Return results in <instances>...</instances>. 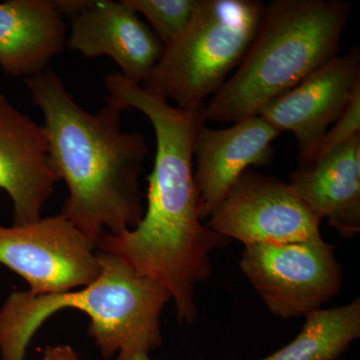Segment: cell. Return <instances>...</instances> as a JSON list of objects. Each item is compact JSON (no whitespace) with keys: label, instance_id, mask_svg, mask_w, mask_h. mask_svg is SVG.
<instances>
[{"label":"cell","instance_id":"obj_1","mask_svg":"<svg viewBox=\"0 0 360 360\" xmlns=\"http://www.w3.org/2000/svg\"><path fill=\"white\" fill-rule=\"evenodd\" d=\"M106 103L118 110L134 108L151 122L156 139L153 172L148 177V208L134 229L105 232L97 250L111 253L139 276L160 283L169 292L177 319L193 323L198 317L196 285L210 276V253L231 239L202 224L194 181L193 141L205 122V108L187 110L148 91L120 73L104 77Z\"/></svg>","mask_w":360,"mask_h":360},{"label":"cell","instance_id":"obj_2","mask_svg":"<svg viewBox=\"0 0 360 360\" xmlns=\"http://www.w3.org/2000/svg\"><path fill=\"white\" fill-rule=\"evenodd\" d=\"M44 117L49 161L68 188L60 214L97 246L105 232L134 229L143 217L141 177L148 148L139 131H123L120 113L106 103L91 113L78 105L51 68L26 78Z\"/></svg>","mask_w":360,"mask_h":360},{"label":"cell","instance_id":"obj_3","mask_svg":"<svg viewBox=\"0 0 360 360\" xmlns=\"http://www.w3.org/2000/svg\"><path fill=\"white\" fill-rule=\"evenodd\" d=\"M98 276L82 290L41 295L15 291L8 296L0 309L1 360H25L42 324L68 309L89 317V335L104 359L151 360L162 343L160 315L172 300L169 292L115 255L98 250Z\"/></svg>","mask_w":360,"mask_h":360},{"label":"cell","instance_id":"obj_4","mask_svg":"<svg viewBox=\"0 0 360 360\" xmlns=\"http://www.w3.org/2000/svg\"><path fill=\"white\" fill-rule=\"evenodd\" d=\"M352 4L274 0L233 77L205 108V120L236 123L258 115L338 56Z\"/></svg>","mask_w":360,"mask_h":360},{"label":"cell","instance_id":"obj_5","mask_svg":"<svg viewBox=\"0 0 360 360\" xmlns=\"http://www.w3.org/2000/svg\"><path fill=\"white\" fill-rule=\"evenodd\" d=\"M264 11L259 0H200L186 32L163 46L142 86L184 110H203L240 65Z\"/></svg>","mask_w":360,"mask_h":360},{"label":"cell","instance_id":"obj_6","mask_svg":"<svg viewBox=\"0 0 360 360\" xmlns=\"http://www.w3.org/2000/svg\"><path fill=\"white\" fill-rule=\"evenodd\" d=\"M239 267L267 309L284 319L321 309L343 283L341 265L322 238L246 245Z\"/></svg>","mask_w":360,"mask_h":360},{"label":"cell","instance_id":"obj_7","mask_svg":"<svg viewBox=\"0 0 360 360\" xmlns=\"http://www.w3.org/2000/svg\"><path fill=\"white\" fill-rule=\"evenodd\" d=\"M0 264L30 284L33 295L84 288L101 272L94 241L63 214L32 224L0 225Z\"/></svg>","mask_w":360,"mask_h":360},{"label":"cell","instance_id":"obj_8","mask_svg":"<svg viewBox=\"0 0 360 360\" xmlns=\"http://www.w3.org/2000/svg\"><path fill=\"white\" fill-rule=\"evenodd\" d=\"M212 231L243 245L321 239V220L290 184L246 170L208 217Z\"/></svg>","mask_w":360,"mask_h":360},{"label":"cell","instance_id":"obj_9","mask_svg":"<svg viewBox=\"0 0 360 360\" xmlns=\"http://www.w3.org/2000/svg\"><path fill=\"white\" fill-rule=\"evenodd\" d=\"M359 94L360 51L355 45L274 99L258 115L281 134L295 135L300 165H304L312 160L328 127Z\"/></svg>","mask_w":360,"mask_h":360},{"label":"cell","instance_id":"obj_10","mask_svg":"<svg viewBox=\"0 0 360 360\" xmlns=\"http://www.w3.org/2000/svg\"><path fill=\"white\" fill-rule=\"evenodd\" d=\"M70 20L71 51L108 56L129 82L143 84L160 60L163 44L125 0H84Z\"/></svg>","mask_w":360,"mask_h":360},{"label":"cell","instance_id":"obj_11","mask_svg":"<svg viewBox=\"0 0 360 360\" xmlns=\"http://www.w3.org/2000/svg\"><path fill=\"white\" fill-rule=\"evenodd\" d=\"M58 181L44 127L0 94V189L13 201V225L41 219Z\"/></svg>","mask_w":360,"mask_h":360},{"label":"cell","instance_id":"obj_12","mask_svg":"<svg viewBox=\"0 0 360 360\" xmlns=\"http://www.w3.org/2000/svg\"><path fill=\"white\" fill-rule=\"evenodd\" d=\"M281 132L259 115L229 129L198 127L193 141L194 181L200 196L201 219H208L248 168L269 167L274 139Z\"/></svg>","mask_w":360,"mask_h":360},{"label":"cell","instance_id":"obj_13","mask_svg":"<svg viewBox=\"0 0 360 360\" xmlns=\"http://www.w3.org/2000/svg\"><path fill=\"white\" fill-rule=\"evenodd\" d=\"M319 219L342 238L360 231V134L300 167L288 182Z\"/></svg>","mask_w":360,"mask_h":360},{"label":"cell","instance_id":"obj_14","mask_svg":"<svg viewBox=\"0 0 360 360\" xmlns=\"http://www.w3.org/2000/svg\"><path fill=\"white\" fill-rule=\"evenodd\" d=\"M65 16L56 0L0 4V68L30 78L44 72L66 46Z\"/></svg>","mask_w":360,"mask_h":360},{"label":"cell","instance_id":"obj_15","mask_svg":"<svg viewBox=\"0 0 360 360\" xmlns=\"http://www.w3.org/2000/svg\"><path fill=\"white\" fill-rule=\"evenodd\" d=\"M288 345L259 360H338L360 336V300L316 309Z\"/></svg>","mask_w":360,"mask_h":360},{"label":"cell","instance_id":"obj_16","mask_svg":"<svg viewBox=\"0 0 360 360\" xmlns=\"http://www.w3.org/2000/svg\"><path fill=\"white\" fill-rule=\"evenodd\" d=\"M149 22L163 46L179 39L193 20L200 0H125Z\"/></svg>","mask_w":360,"mask_h":360},{"label":"cell","instance_id":"obj_17","mask_svg":"<svg viewBox=\"0 0 360 360\" xmlns=\"http://www.w3.org/2000/svg\"><path fill=\"white\" fill-rule=\"evenodd\" d=\"M335 123L333 129L329 130L324 135L312 160L328 153L329 150L352 139L354 135L360 134V94H356L352 99L342 115Z\"/></svg>","mask_w":360,"mask_h":360},{"label":"cell","instance_id":"obj_18","mask_svg":"<svg viewBox=\"0 0 360 360\" xmlns=\"http://www.w3.org/2000/svg\"><path fill=\"white\" fill-rule=\"evenodd\" d=\"M42 360H79V357L70 345H47L42 352Z\"/></svg>","mask_w":360,"mask_h":360},{"label":"cell","instance_id":"obj_19","mask_svg":"<svg viewBox=\"0 0 360 360\" xmlns=\"http://www.w3.org/2000/svg\"><path fill=\"white\" fill-rule=\"evenodd\" d=\"M338 360H340V359H338Z\"/></svg>","mask_w":360,"mask_h":360}]
</instances>
